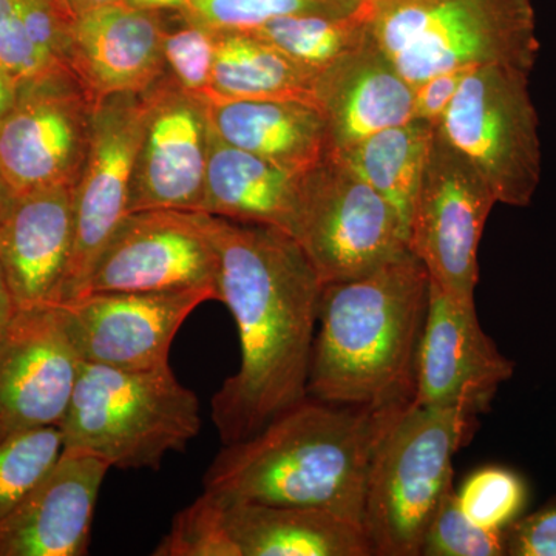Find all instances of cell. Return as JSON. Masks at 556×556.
Masks as SVG:
<instances>
[{
  "label": "cell",
  "mask_w": 556,
  "mask_h": 556,
  "mask_svg": "<svg viewBox=\"0 0 556 556\" xmlns=\"http://www.w3.org/2000/svg\"><path fill=\"white\" fill-rule=\"evenodd\" d=\"M206 215L218 302L236 320L240 368L212 397L223 445L254 437L308 396L320 277L285 230Z\"/></svg>",
  "instance_id": "6da1fadb"
},
{
  "label": "cell",
  "mask_w": 556,
  "mask_h": 556,
  "mask_svg": "<svg viewBox=\"0 0 556 556\" xmlns=\"http://www.w3.org/2000/svg\"><path fill=\"white\" fill-rule=\"evenodd\" d=\"M80 364L64 305L17 309L0 334V442L60 427Z\"/></svg>",
  "instance_id": "4fadbf2b"
},
{
  "label": "cell",
  "mask_w": 556,
  "mask_h": 556,
  "mask_svg": "<svg viewBox=\"0 0 556 556\" xmlns=\"http://www.w3.org/2000/svg\"><path fill=\"white\" fill-rule=\"evenodd\" d=\"M241 556H372L364 527L314 507L226 503Z\"/></svg>",
  "instance_id": "603a6c76"
},
{
  "label": "cell",
  "mask_w": 556,
  "mask_h": 556,
  "mask_svg": "<svg viewBox=\"0 0 556 556\" xmlns=\"http://www.w3.org/2000/svg\"><path fill=\"white\" fill-rule=\"evenodd\" d=\"M506 556H556V496L503 530Z\"/></svg>",
  "instance_id": "836d02e7"
},
{
  "label": "cell",
  "mask_w": 556,
  "mask_h": 556,
  "mask_svg": "<svg viewBox=\"0 0 556 556\" xmlns=\"http://www.w3.org/2000/svg\"><path fill=\"white\" fill-rule=\"evenodd\" d=\"M9 195H11V193L9 192V190L3 188L2 182H0V203H2V201L5 200Z\"/></svg>",
  "instance_id": "ab89813d"
},
{
  "label": "cell",
  "mask_w": 556,
  "mask_h": 556,
  "mask_svg": "<svg viewBox=\"0 0 556 556\" xmlns=\"http://www.w3.org/2000/svg\"><path fill=\"white\" fill-rule=\"evenodd\" d=\"M420 556H506L503 530L471 522L457 504L453 482L428 522Z\"/></svg>",
  "instance_id": "1f68e13d"
},
{
  "label": "cell",
  "mask_w": 556,
  "mask_h": 556,
  "mask_svg": "<svg viewBox=\"0 0 556 556\" xmlns=\"http://www.w3.org/2000/svg\"><path fill=\"white\" fill-rule=\"evenodd\" d=\"M131 9L155 11V13H178L185 10L188 0H123Z\"/></svg>",
  "instance_id": "8d00e7d4"
},
{
  "label": "cell",
  "mask_w": 556,
  "mask_h": 556,
  "mask_svg": "<svg viewBox=\"0 0 556 556\" xmlns=\"http://www.w3.org/2000/svg\"><path fill=\"white\" fill-rule=\"evenodd\" d=\"M479 416L408 405L380 442L365 493L372 556H420L424 533L453 484V457L470 444Z\"/></svg>",
  "instance_id": "8992f818"
},
{
  "label": "cell",
  "mask_w": 556,
  "mask_h": 556,
  "mask_svg": "<svg viewBox=\"0 0 556 556\" xmlns=\"http://www.w3.org/2000/svg\"><path fill=\"white\" fill-rule=\"evenodd\" d=\"M0 68L17 84L62 68L51 65L36 49L25 28L21 0H0Z\"/></svg>",
  "instance_id": "d6a6232c"
},
{
  "label": "cell",
  "mask_w": 556,
  "mask_h": 556,
  "mask_svg": "<svg viewBox=\"0 0 556 556\" xmlns=\"http://www.w3.org/2000/svg\"><path fill=\"white\" fill-rule=\"evenodd\" d=\"M101 457L64 448L53 467L0 521V556H84L105 475Z\"/></svg>",
  "instance_id": "ac0fdd59"
},
{
  "label": "cell",
  "mask_w": 556,
  "mask_h": 556,
  "mask_svg": "<svg viewBox=\"0 0 556 556\" xmlns=\"http://www.w3.org/2000/svg\"><path fill=\"white\" fill-rule=\"evenodd\" d=\"M218 30L169 13L163 38L167 73L179 87L197 97H207L214 73Z\"/></svg>",
  "instance_id": "4dcf8cb0"
},
{
  "label": "cell",
  "mask_w": 556,
  "mask_h": 556,
  "mask_svg": "<svg viewBox=\"0 0 556 556\" xmlns=\"http://www.w3.org/2000/svg\"><path fill=\"white\" fill-rule=\"evenodd\" d=\"M291 237L321 283L367 276L408 249L394 208L336 155L303 172Z\"/></svg>",
  "instance_id": "ba28073f"
},
{
  "label": "cell",
  "mask_w": 556,
  "mask_h": 556,
  "mask_svg": "<svg viewBox=\"0 0 556 556\" xmlns=\"http://www.w3.org/2000/svg\"><path fill=\"white\" fill-rule=\"evenodd\" d=\"M496 204L473 164L434 129L413 203L408 249L431 283L460 302H475L479 243Z\"/></svg>",
  "instance_id": "9c48e42d"
},
{
  "label": "cell",
  "mask_w": 556,
  "mask_h": 556,
  "mask_svg": "<svg viewBox=\"0 0 556 556\" xmlns=\"http://www.w3.org/2000/svg\"><path fill=\"white\" fill-rule=\"evenodd\" d=\"M9 197L0 203V207L9 200ZM17 309L20 308H17L16 302H14L9 281H7L5 273H3L2 263H0V334L5 331L10 321L16 316Z\"/></svg>",
  "instance_id": "d590c367"
},
{
  "label": "cell",
  "mask_w": 556,
  "mask_h": 556,
  "mask_svg": "<svg viewBox=\"0 0 556 556\" xmlns=\"http://www.w3.org/2000/svg\"><path fill=\"white\" fill-rule=\"evenodd\" d=\"M17 86L16 83L5 70L0 68V118L5 115L7 110L13 104L16 98Z\"/></svg>",
  "instance_id": "74e56055"
},
{
  "label": "cell",
  "mask_w": 556,
  "mask_h": 556,
  "mask_svg": "<svg viewBox=\"0 0 556 556\" xmlns=\"http://www.w3.org/2000/svg\"><path fill=\"white\" fill-rule=\"evenodd\" d=\"M60 430L64 448L123 470H159L164 457L199 437L200 401L170 364L123 369L83 362Z\"/></svg>",
  "instance_id": "277c9868"
},
{
  "label": "cell",
  "mask_w": 556,
  "mask_h": 556,
  "mask_svg": "<svg viewBox=\"0 0 556 556\" xmlns=\"http://www.w3.org/2000/svg\"><path fill=\"white\" fill-rule=\"evenodd\" d=\"M367 9L368 0L361 10L350 14L280 17L252 33L268 40L291 60L320 73L367 38Z\"/></svg>",
  "instance_id": "484cf974"
},
{
  "label": "cell",
  "mask_w": 556,
  "mask_h": 556,
  "mask_svg": "<svg viewBox=\"0 0 556 556\" xmlns=\"http://www.w3.org/2000/svg\"><path fill=\"white\" fill-rule=\"evenodd\" d=\"M58 2H60L62 7H65V9H67L70 11L67 3H65V0H58ZM70 13H72V11H70Z\"/></svg>",
  "instance_id": "60d3db41"
},
{
  "label": "cell",
  "mask_w": 556,
  "mask_h": 556,
  "mask_svg": "<svg viewBox=\"0 0 556 556\" xmlns=\"http://www.w3.org/2000/svg\"><path fill=\"white\" fill-rule=\"evenodd\" d=\"M317 76L255 33L218 31L211 91L204 98L314 102Z\"/></svg>",
  "instance_id": "cb8c5ba5"
},
{
  "label": "cell",
  "mask_w": 556,
  "mask_h": 556,
  "mask_svg": "<svg viewBox=\"0 0 556 556\" xmlns=\"http://www.w3.org/2000/svg\"><path fill=\"white\" fill-rule=\"evenodd\" d=\"M530 76L508 65L471 70L437 126L504 206H530L543 174Z\"/></svg>",
  "instance_id": "52a82bcc"
},
{
  "label": "cell",
  "mask_w": 556,
  "mask_h": 556,
  "mask_svg": "<svg viewBox=\"0 0 556 556\" xmlns=\"http://www.w3.org/2000/svg\"><path fill=\"white\" fill-rule=\"evenodd\" d=\"M314 102L327 119L332 153L415 119V87L371 31L318 73Z\"/></svg>",
  "instance_id": "ffe728a7"
},
{
  "label": "cell",
  "mask_w": 556,
  "mask_h": 556,
  "mask_svg": "<svg viewBox=\"0 0 556 556\" xmlns=\"http://www.w3.org/2000/svg\"><path fill=\"white\" fill-rule=\"evenodd\" d=\"M430 276L409 249L367 276L324 283L308 396L358 407L415 399Z\"/></svg>",
  "instance_id": "3957f363"
},
{
  "label": "cell",
  "mask_w": 556,
  "mask_h": 556,
  "mask_svg": "<svg viewBox=\"0 0 556 556\" xmlns=\"http://www.w3.org/2000/svg\"><path fill=\"white\" fill-rule=\"evenodd\" d=\"M169 13L109 3L75 14L62 62L93 104L121 93H144L167 75L163 38Z\"/></svg>",
  "instance_id": "e0dca14e"
},
{
  "label": "cell",
  "mask_w": 556,
  "mask_h": 556,
  "mask_svg": "<svg viewBox=\"0 0 556 556\" xmlns=\"http://www.w3.org/2000/svg\"><path fill=\"white\" fill-rule=\"evenodd\" d=\"M217 254L204 212H130L101 252L87 292L217 288ZM79 299V298H78Z\"/></svg>",
  "instance_id": "7c38bea8"
},
{
  "label": "cell",
  "mask_w": 556,
  "mask_h": 556,
  "mask_svg": "<svg viewBox=\"0 0 556 556\" xmlns=\"http://www.w3.org/2000/svg\"><path fill=\"white\" fill-rule=\"evenodd\" d=\"M367 0H188L179 11L218 31H254L270 21L299 14H350Z\"/></svg>",
  "instance_id": "4316f807"
},
{
  "label": "cell",
  "mask_w": 556,
  "mask_h": 556,
  "mask_svg": "<svg viewBox=\"0 0 556 556\" xmlns=\"http://www.w3.org/2000/svg\"><path fill=\"white\" fill-rule=\"evenodd\" d=\"M62 450L60 427L40 428L0 442V521L53 467Z\"/></svg>",
  "instance_id": "83f0119b"
},
{
  "label": "cell",
  "mask_w": 556,
  "mask_h": 556,
  "mask_svg": "<svg viewBox=\"0 0 556 556\" xmlns=\"http://www.w3.org/2000/svg\"><path fill=\"white\" fill-rule=\"evenodd\" d=\"M367 13L369 31L413 87L455 68L532 73L540 56L533 0H368Z\"/></svg>",
  "instance_id": "5b68a950"
},
{
  "label": "cell",
  "mask_w": 556,
  "mask_h": 556,
  "mask_svg": "<svg viewBox=\"0 0 556 556\" xmlns=\"http://www.w3.org/2000/svg\"><path fill=\"white\" fill-rule=\"evenodd\" d=\"M437 127L420 119L369 135L332 153L356 172L396 212L407 232L413 203Z\"/></svg>",
  "instance_id": "d4e9b609"
},
{
  "label": "cell",
  "mask_w": 556,
  "mask_h": 556,
  "mask_svg": "<svg viewBox=\"0 0 556 556\" xmlns=\"http://www.w3.org/2000/svg\"><path fill=\"white\" fill-rule=\"evenodd\" d=\"M93 102L62 67L22 80L0 118V182L11 195L75 186L89 152Z\"/></svg>",
  "instance_id": "30bf717a"
},
{
  "label": "cell",
  "mask_w": 556,
  "mask_h": 556,
  "mask_svg": "<svg viewBox=\"0 0 556 556\" xmlns=\"http://www.w3.org/2000/svg\"><path fill=\"white\" fill-rule=\"evenodd\" d=\"M456 495L471 522L482 529L504 530L525 514L529 489L525 478L511 468L489 466L468 475Z\"/></svg>",
  "instance_id": "f546056e"
},
{
  "label": "cell",
  "mask_w": 556,
  "mask_h": 556,
  "mask_svg": "<svg viewBox=\"0 0 556 556\" xmlns=\"http://www.w3.org/2000/svg\"><path fill=\"white\" fill-rule=\"evenodd\" d=\"M211 129L226 144L303 174L332 155L327 119L302 100L204 98Z\"/></svg>",
  "instance_id": "44dd1931"
},
{
  "label": "cell",
  "mask_w": 556,
  "mask_h": 556,
  "mask_svg": "<svg viewBox=\"0 0 556 556\" xmlns=\"http://www.w3.org/2000/svg\"><path fill=\"white\" fill-rule=\"evenodd\" d=\"M471 70L475 68L450 70L417 84L415 86V119L437 127Z\"/></svg>",
  "instance_id": "e575fe53"
},
{
  "label": "cell",
  "mask_w": 556,
  "mask_h": 556,
  "mask_svg": "<svg viewBox=\"0 0 556 556\" xmlns=\"http://www.w3.org/2000/svg\"><path fill=\"white\" fill-rule=\"evenodd\" d=\"M142 98L144 127L129 214L149 208L199 212L212 134L206 101L179 87L169 73Z\"/></svg>",
  "instance_id": "9a60e30c"
},
{
  "label": "cell",
  "mask_w": 556,
  "mask_h": 556,
  "mask_svg": "<svg viewBox=\"0 0 556 556\" xmlns=\"http://www.w3.org/2000/svg\"><path fill=\"white\" fill-rule=\"evenodd\" d=\"M153 556H241L226 522V503L204 492L172 519Z\"/></svg>",
  "instance_id": "f1b7e54d"
},
{
  "label": "cell",
  "mask_w": 556,
  "mask_h": 556,
  "mask_svg": "<svg viewBox=\"0 0 556 556\" xmlns=\"http://www.w3.org/2000/svg\"><path fill=\"white\" fill-rule=\"evenodd\" d=\"M412 402L358 407L306 396L254 437L223 445L204 492L225 503L321 508L362 526L376 452Z\"/></svg>",
  "instance_id": "7a4b0ae2"
},
{
  "label": "cell",
  "mask_w": 556,
  "mask_h": 556,
  "mask_svg": "<svg viewBox=\"0 0 556 556\" xmlns=\"http://www.w3.org/2000/svg\"><path fill=\"white\" fill-rule=\"evenodd\" d=\"M73 188L10 195L0 207V263L20 309L60 305L72 257Z\"/></svg>",
  "instance_id": "d6986e66"
},
{
  "label": "cell",
  "mask_w": 556,
  "mask_h": 556,
  "mask_svg": "<svg viewBox=\"0 0 556 556\" xmlns=\"http://www.w3.org/2000/svg\"><path fill=\"white\" fill-rule=\"evenodd\" d=\"M514 372L515 362L479 324L475 302L453 299L430 281L413 402L485 415Z\"/></svg>",
  "instance_id": "5bb4252c"
},
{
  "label": "cell",
  "mask_w": 556,
  "mask_h": 556,
  "mask_svg": "<svg viewBox=\"0 0 556 556\" xmlns=\"http://www.w3.org/2000/svg\"><path fill=\"white\" fill-rule=\"evenodd\" d=\"M142 127V93L113 94L94 104L89 152L73 188V248L60 305L86 294L101 252L129 214Z\"/></svg>",
  "instance_id": "8fae6325"
},
{
  "label": "cell",
  "mask_w": 556,
  "mask_h": 556,
  "mask_svg": "<svg viewBox=\"0 0 556 556\" xmlns=\"http://www.w3.org/2000/svg\"><path fill=\"white\" fill-rule=\"evenodd\" d=\"M212 130V129H211ZM302 174L226 144L212 131L199 212L273 226L291 236Z\"/></svg>",
  "instance_id": "7402d4cb"
},
{
  "label": "cell",
  "mask_w": 556,
  "mask_h": 556,
  "mask_svg": "<svg viewBox=\"0 0 556 556\" xmlns=\"http://www.w3.org/2000/svg\"><path fill=\"white\" fill-rule=\"evenodd\" d=\"M211 300L218 302L215 289L87 292L64 306L83 362L149 369L169 365L179 328Z\"/></svg>",
  "instance_id": "2e32d148"
},
{
  "label": "cell",
  "mask_w": 556,
  "mask_h": 556,
  "mask_svg": "<svg viewBox=\"0 0 556 556\" xmlns=\"http://www.w3.org/2000/svg\"><path fill=\"white\" fill-rule=\"evenodd\" d=\"M123 2V0H65L70 11L73 14L83 13V11L98 9V7L109 5V3Z\"/></svg>",
  "instance_id": "f35d334b"
}]
</instances>
